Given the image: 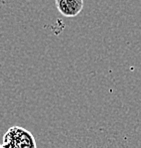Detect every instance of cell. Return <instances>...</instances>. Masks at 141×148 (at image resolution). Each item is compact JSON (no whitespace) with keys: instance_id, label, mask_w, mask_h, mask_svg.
Segmentation results:
<instances>
[{"instance_id":"cell-1","label":"cell","mask_w":141,"mask_h":148,"mask_svg":"<svg viewBox=\"0 0 141 148\" xmlns=\"http://www.w3.org/2000/svg\"><path fill=\"white\" fill-rule=\"evenodd\" d=\"M2 148H37L33 135L19 126H12L4 134Z\"/></svg>"},{"instance_id":"cell-2","label":"cell","mask_w":141,"mask_h":148,"mask_svg":"<svg viewBox=\"0 0 141 148\" xmlns=\"http://www.w3.org/2000/svg\"><path fill=\"white\" fill-rule=\"evenodd\" d=\"M55 5L58 11L65 17H75L82 11V0H56Z\"/></svg>"},{"instance_id":"cell-3","label":"cell","mask_w":141,"mask_h":148,"mask_svg":"<svg viewBox=\"0 0 141 148\" xmlns=\"http://www.w3.org/2000/svg\"><path fill=\"white\" fill-rule=\"evenodd\" d=\"M0 148H2V146H1V145H0Z\"/></svg>"}]
</instances>
